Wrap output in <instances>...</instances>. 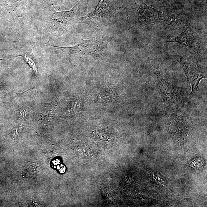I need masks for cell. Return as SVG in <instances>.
I'll return each instance as SVG.
<instances>
[{
  "label": "cell",
  "instance_id": "6da1fadb",
  "mask_svg": "<svg viewBox=\"0 0 207 207\" xmlns=\"http://www.w3.org/2000/svg\"><path fill=\"white\" fill-rule=\"evenodd\" d=\"M151 74L162 98L165 110L172 112L182 105L183 98L178 88L166 81L160 73L157 61H152L150 66Z\"/></svg>",
  "mask_w": 207,
  "mask_h": 207
},
{
  "label": "cell",
  "instance_id": "7a4b0ae2",
  "mask_svg": "<svg viewBox=\"0 0 207 207\" xmlns=\"http://www.w3.org/2000/svg\"><path fill=\"white\" fill-rule=\"evenodd\" d=\"M116 11L113 0H100L96 9L79 18V21L94 28H103L110 22Z\"/></svg>",
  "mask_w": 207,
  "mask_h": 207
},
{
  "label": "cell",
  "instance_id": "3957f363",
  "mask_svg": "<svg viewBox=\"0 0 207 207\" xmlns=\"http://www.w3.org/2000/svg\"><path fill=\"white\" fill-rule=\"evenodd\" d=\"M179 59L188 83L191 86V94H196L200 81L206 78V70L199 63L195 62L193 60L185 59L181 56H179Z\"/></svg>",
  "mask_w": 207,
  "mask_h": 207
},
{
  "label": "cell",
  "instance_id": "277c9868",
  "mask_svg": "<svg viewBox=\"0 0 207 207\" xmlns=\"http://www.w3.org/2000/svg\"><path fill=\"white\" fill-rule=\"evenodd\" d=\"M136 12L138 21L142 24H162L170 25L171 16L147 5L143 1L136 5Z\"/></svg>",
  "mask_w": 207,
  "mask_h": 207
},
{
  "label": "cell",
  "instance_id": "5b68a950",
  "mask_svg": "<svg viewBox=\"0 0 207 207\" xmlns=\"http://www.w3.org/2000/svg\"><path fill=\"white\" fill-rule=\"evenodd\" d=\"M82 42L73 47H63L49 46L56 48H63L71 54L81 56L92 55L101 54L104 52L107 46L101 39L94 38L93 39H81Z\"/></svg>",
  "mask_w": 207,
  "mask_h": 207
},
{
  "label": "cell",
  "instance_id": "8992f818",
  "mask_svg": "<svg viewBox=\"0 0 207 207\" xmlns=\"http://www.w3.org/2000/svg\"><path fill=\"white\" fill-rule=\"evenodd\" d=\"M166 42L178 43L189 46L196 53L199 60L201 59L200 50L201 40L198 36L193 32L189 28H187L179 36Z\"/></svg>",
  "mask_w": 207,
  "mask_h": 207
},
{
  "label": "cell",
  "instance_id": "52a82bcc",
  "mask_svg": "<svg viewBox=\"0 0 207 207\" xmlns=\"http://www.w3.org/2000/svg\"><path fill=\"white\" fill-rule=\"evenodd\" d=\"M79 4V2L78 3L69 11L55 12L51 17L53 24L60 28H65L70 25L74 20Z\"/></svg>",
  "mask_w": 207,
  "mask_h": 207
},
{
  "label": "cell",
  "instance_id": "ba28073f",
  "mask_svg": "<svg viewBox=\"0 0 207 207\" xmlns=\"http://www.w3.org/2000/svg\"><path fill=\"white\" fill-rule=\"evenodd\" d=\"M24 57L25 60L29 65L32 68L33 70L36 72L37 71V68H36V64H35L34 61H33L31 57L26 55L24 56Z\"/></svg>",
  "mask_w": 207,
  "mask_h": 207
},
{
  "label": "cell",
  "instance_id": "9c48e42d",
  "mask_svg": "<svg viewBox=\"0 0 207 207\" xmlns=\"http://www.w3.org/2000/svg\"><path fill=\"white\" fill-rule=\"evenodd\" d=\"M6 90V86L2 83H0V91Z\"/></svg>",
  "mask_w": 207,
  "mask_h": 207
}]
</instances>
